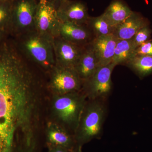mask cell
I'll use <instances>...</instances> for the list:
<instances>
[{
    "instance_id": "obj_1",
    "label": "cell",
    "mask_w": 152,
    "mask_h": 152,
    "mask_svg": "<svg viewBox=\"0 0 152 152\" xmlns=\"http://www.w3.org/2000/svg\"><path fill=\"white\" fill-rule=\"evenodd\" d=\"M15 48L0 47V152H36L44 113L40 83Z\"/></svg>"
},
{
    "instance_id": "obj_2",
    "label": "cell",
    "mask_w": 152,
    "mask_h": 152,
    "mask_svg": "<svg viewBox=\"0 0 152 152\" xmlns=\"http://www.w3.org/2000/svg\"><path fill=\"white\" fill-rule=\"evenodd\" d=\"M87 98L82 91L63 95H52L51 119L74 135Z\"/></svg>"
},
{
    "instance_id": "obj_3",
    "label": "cell",
    "mask_w": 152,
    "mask_h": 152,
    "mask_svg": "<svg viewBox=\"0 0 152 152\" xmlns=\"http://www.w3.org/2000/svg\"><path fill=\"white\" fill-rule=\"evenodd\" d=\"M20 37L21 48L26 55L44 70L50 72L56 66L53 39L36 31Z\"/></svg>"
},
{
    "instance_id": "obj_4",
    "label": "cell",
    "mask_w": 152,
    "mask_h": 152,
    "mask_svg": "<svg viewBox=\"0 0 152 152\" xmlns=\"http://www.w3.org/2000/svg\"><path fill=\"white\" fill-rule=\"evenodd\" d=\"M87 101L78 125L74 134L78 145L88 142L101 135L106 108L101 99Z\"/></svg>"
},
{
    "instance_id": "obj_5",
    "label": "cell",
    "mask_w": 152,
    "mask_h": 152,
    "mask_svg": "<svg viewBox=\"0 0 152 152\" xmlns=\"http://www.w3.org/2000/svg\"><path fill=\"white\" fill-rule=\"evenodd\" d=\"M36 0H12V18L10 33L20 37L36 31Z\"/></svg>"
},
{
    "instance_id": "obj_6",
    "label": "cell",
    "mask_w": 152,
    "mask_h": 152,
    "mask_svg": "<svg viewBox=\"0 0 152 152\" xmlns=\"http://www.w3.org/2000/svg\"><path fill=\"white\" fill-rule=\"evenodd\" d=\"M48 87L52 95L80 91L83 82L73 68L56 65L49 72Z\"/></svg>"
},
{
    "instance_id": "obj_7",
    "label": "cell",
    "mask_w": 152,
    "mask_h": 152,
    "mask_svg": "<svg viewBox=\"0 0 152 152\" xmlns=\"http://www.w3.org/2000/svg\"><path fill=\"white\" fill-rule=\"evenodd\" d=\"M115 66L112 63L101 66L91 77L83 82L81 91L87 99H101L109 95L112 88V74Z\"/></svg>"
},
{
    "instance_id": "obj_8",
    "label": "cell",
    "mask_w": 152,
    "mask_h": 152,
    "mask_svg": "<svg viewBox=\"0 0 152 152\" xmlns=\"http://www.w3.org/2000/svg\"><path fill=\"white\" fill-rule=\"evenodd\" d=\"M60 22L55 6L47 0H39L35 16L36 31L54 39L59 36Z\"/></svg>"
},
{
    "instance_id": "obj_9",
    "label": "cell",
    "mask_w": 152,
    "mask_h": 152,
    "mask_svg": "<svg viewBox=\"0 0 152 152\" xmlns=\"http://www.w3.org/2000/svg\"><path fill=\"white\" fill-rule=\"evenodd\" d=\"M53 46L56 65L73 69L85 47L68 42L59 36L54 38Z\"/></svg>"
},
{
    "instance_id": "obj_10",
    "label": "cell",
    "mask_w": 152,
    "mask_h": 152,
    "mask_svg": "<svg viewBox=\"0 0 152 152\" xmlns=\"http://www.w3.org/2000/svg\"><path fill=\"white\" fill-rule=\"evenodd\" d=\"M60 21L87 26L90 17L86 5L79 0H64L57 9Z\"/></svg>"
},
{
    "instance_id": "obj_11",
    "label": "cell",
    "mask_w": 152,
    "mask_h": 152,
    "mask_svg": "<svg viewBox=\"0 0 152 152\" xmlns=\"http://www.w3.org/2000/svg\"><path fill=\"white\" fill-rule=\"evenodd\" d=\"M59 37L82 47L91 43L94 38L87 26L62 22H60Z\"/></svg>"
},
{
    "instance_id": "obj_12",
    "label": "cell",
    "mask_w": 152,
    "mask_h": 152,
    "mask_svg": "<svg viewBox=\"0 0 152 152\" xmlns=\"http://www.w3.org/2000/svg\"><path fill=\"white\" fill-rule=\"evenodd\" d=\"M45 134L48 146H58L74 150L76 142L72 133L61 126L50 120L45 126Z\"/></svg>"
},
{
    "instance_id": "obj_13",
    "label": "cell",
    "mask_w": 152,
    "mask_h": 152,
    "mask_svg": "<svg viewBox=\"0 0 152 152\" xmlns=\"http://www.w3.org/2000/svg\"><path fill=\"white\" fill-rule=\"evenodd\" d=\"M118 41L114 34L94 38L91 44L100 66L111 64Z\"/></svg>"
},
{
    "instance_id": "obj_14",
    "label": "cell",
    "mask_w": 152,
    "mask_h": 152,
    "mask_svg": "<svg viewBox=\"0 0 152 152\" xmlns=\"http://www.w3.org/2000/svg\"><path fill=\"white\" fill-rule=\"evenodd\" d=\"M100 67L91 44L85 46L74 69L83 82L91 77Z\"/></svg>"
},
{
    "instance_id": "obj_15",
    "label": "cell",
    "mask_w": 152,
    "mask_h": 152,
    "mask_svg": "<svg viewBox=\"0 0 152 152\" xmlns=\"http://www.w3.org/2000/svg\"><path fill=\"white\" fill-rule=\"evenodd\" d=\"M149 25L148 19L133 11L124 21L116 28L114 34L118 40L131 39L139 30Z\"/></svg>"
},
{
    "instance_id": "obj_16",
    "label": "cell",
    "mask_w": 152,
    "mask_h": 152,
    "mask_svg": "<svg viewBox=\"0 0 152 152\" xmlns=\"http://www.w3.org/2000/svg\"><path fill=\"white\" fill-rule=\"evenodd\" d=\"M132 12L129 6L122 0H113L103 14L112 26L116 28Z\"/></svg>"
},
{
    "instance_id": "obj_17",
    "label": "cell",
    "mask_w": 152,
    "mask_h": 152,
    "mask_svg": "<svg viewBox=\"0 0 152 152\" xmlns=\"http://www.w3.org/2000/svg\"><path fill=\"white\" fill-rule=\"evenodd\" d=\"M135 50L131 39L118 40L115 48L112 63L115 66L126 64L129 60L134 56Z\"/></svg>"
},
{
    "instance_id": "obj_18",
    "label": "cell",
    "mask_w": 152,
    "mask_h": 152,
    "mask_svg": "<svg viewBox=\"0 0 152 152\" xmlns=\"http://www.w3.org/2000/svg\"><path fill=\"white\" fill-rule=\"evenodd\" d=\"M87 26L92 33L94 38L114 34L115 29L103 14L98 17H90Z\"/></svg>"
},
{
    "instance_id": "obj_19",
    "label": "cell",
    "mask_w": 152,
    "mask_h": 152,
    "mask_svg": "<svg viewBox=\"0 0 152 152\" xmlns=\"http://www.w3.org/2000/svg\"><path fill=\"white\" fill-rule=\"evenodd\" d=\"M140 77H145L152 73V56H135L126 64Z\"/></svg>"
},
{
    "instance_id": "obj_20",
    "label": "cell",
    "mask_w": 152,
    "mask_h": 152,
    "mask_svg": "<svg viewBox=\"0 0 152 152\" xmlns=\"http://www.w3.org/2000/svg\"><path fill=\"white\" fill-rule=\"evenodd\" d=\"M12 0L0 1V30L10 33L12 18Z\"/></svg>"
},
{
    "instance_id": "obj_21",
    "label": "cell",
    "mask_w": 152,
    "mask_h": 152,
    "mask_svg": "<svg viewBox=\"0 0 152 152\" xmlns=\"http://www.w3.org/2000/svg\"><path fill=\"white\" fill-rule=\"evenodd\" d=\"M152 33V30L149 27H145L139 30L137 34L131 39L133 48L135 50L144 43L149 40Z\"/></svg>"
},
{
    "instance_id": "obj_22",
    "label": "cell",
    "mask_w": 152,
    "mask_h": 152,
    "mask_svg": "<svg viewBox=\"0 0 152 152\" xmlns=\"http://www.w3.org/2000/svg\"><path fill=\"white\" fill-rule=\"evenodd\" d=\"M135 56H152V41H147L137 48L134 52Z\"/></svg>"
},
{
    "instance_id": "obj_23",
    "label": "cell",
    "mask_w": 152,
    "mask_h": 152,
    "mask_svg": "<svg viewBox=\"0 0 152 152\" xmlns=\"http://www.w3.org/2000/svg\"><path fill=\"white\" fill-rule=\"evenodd\" d=\"M48 152H74V151L66 148L58 146H48Z\"/></svg>"
},
{
    "instance_id": "obj_24",
    "label": "cell",
    "mask_w": 152,
    "mask_h": 152,
    "mask_svg": "<svg viewBox=\"0 0 152 152\" xmlns=\"http://www.w3.org/2000/svg\"><path fill=\"white\" fill-rule=\"evenodd\" d=\"M47 1L53 4L57 9L61 3L64 0H47Z\"/></svg>"
},
{
    "instance_id": "obj_25",
    "label": "cell",
    "mask_w": 152,
    "mask_h": 152,
    "mask_svg": "<svg viewBox=\"0 0 152 152\" xmlns=\"http://www.w3.org/2000/svg\"><path fill=\"white\" fill-rule=\"evenodd\" d=\"M8 33L7 32L4 30H0V44H1L3 42L6 34Z\"/></svg>"
},
{
    "instance_id": "obj_26",
    "label": "cell",
    "mask_w": 152,
    "mask_h": 152,
    "mask_svg": "<svg viewBox=\"0 0 152 152\" xmlns=\"http://www.w3.org/2000/svg\"><path fill=\"white\" fill-rule=\"evenodd\" d=\"M82 146L81 145L78 146L76 149L74 151V152H82Z\"/></svg>"
},
{
    "instance_id": "obj_27",
    "label": "cell",
    "mask_w": 152,
    "mask_h": 152,
    "mask_svg": "<svg viewBox=\"0 0 152 152\" xmlns=\"http://www.w3.org/2000/svg\"><path fill=\"white\" fill-rule=\"evenodd\" d=\"M0 1H1V0H0Z\"/></svg>"
}]
</instances>
